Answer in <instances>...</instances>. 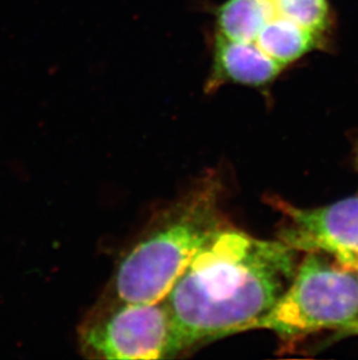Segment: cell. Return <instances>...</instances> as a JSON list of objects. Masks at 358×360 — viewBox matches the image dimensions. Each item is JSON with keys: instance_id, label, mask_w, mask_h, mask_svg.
<instances>
[{"instance_id": "1", "label": "cell", "mask_w": 358, "mask_h": 360, "mask_svg": "<svg viewBox=\"0 0 358 360\" xmlns=\"http://www.w3.org/2000/svg\"><path fill=\"white\" fill-rule=\"evenodd\" d=\"M298 253L232 224L216 232L164 297L179 354L251 330L290 285Z\"/></svg>"}, {"instance_id": "2", "label": "cell", "mask_w": 358, "mask_h": 360, "mask_svg": "<svg viewBox=\"0 0 358 360\" xmlns=\"http://www.w3.org/2000/svg\"><path fill=\"white\" fill-rule=\"evenodd\" d=\"M223 195V184L210 174L163 209L119 264L111 299L129 303L164 299L204 245L230 224Z\"/></svg>"}, {"instance_id": "3", "label": "cell", "mask_w": 358, "mask_h": 360, "mask_svg": "<svg viewBox=\"0 0 358 360\" xmlns=\"http://www.w3.org/2000/svg\"><path fill=\"white\" fill-rule=\"evenodd\" d=\"M328 258L306 253L281 299L251 330H271L291 343L322 330H340L357 319V276Z\"/></svg>"}, {"instance_id": "4", "label": "cell", "mask_w": 358, "mask_h": 360, "mask_svg": "<svg viewBox=\"0 0 358 360\" xmlns=\"http://www.w3.org/2000/svg\"><path fill=\"white\" fill-rule=\"evenodd\" d=\"M78 331L79 347L88 358L166 359L180 354L164 299L152 303L110 299L88 314Z\"/></svg>"}, {"instance_id": "5", "label": "cell", "mask_w": 358, "mask_h": 360, "mask_svg": "<svg viewBox=\"0 0 358 360\" xmlns=\"http://www.w3.org/2000/svg\"><path fill=\"white\" fill-rule=\"evenodd\" d=\"M281 214L278 240L298 252L334 258L352 271L358 255V198L320 207H299L279 196L265 198Z\"/></svg>"}, {"instance_id": "6", "label": "cell", "mask_w": 358, "mask_h": 360, "mask_svg": "<svg viewBox=\"0 0 358 360\" xmlns=\"http://www.w3.org/2000/svg\"><path fill=\"white\" fill-rule=\"evenodd\" d=\"M283 68L284 65L265 54L255 42L230 40L218 34L206 91L228 83L260 88L277 79Z\"/></svg>"}, {"instance_id": "7", "label": "cell", "mask_w": 358, "mask_h": 360, "mask_svg": "<svg viewBox=\"0 0 358 360\" xmlns=\"http://www.w3.org/2000/svg\"><path fill=\"white\" fill-rule=\"evenodd\" d=\"M320 35L277 14L264 25L255 44L285 67L313 51L320 44Z\"/></svg>"}, {"instance_id": "8", "label": "cell", "mask_w": 358, "mask_h": 360, "mask_svg": "<svg viewBox=\"0 0 358 360\" xmlns=\"http://www.w3.org/2000/svg\"><path fill=\"white\" fill-rule=\"evenodd\" d=\"M276 15L274 0H227L216 11L218 34L255 42L264 25Z\"/></svg>"}, {"instance_id": "9", "label": "cell", "mask_w": 358, "mask_h": 360, "mask_svg": "<svg viewBox=\"0 0 358 360\" xmlns=\"http://www.w3.org/2000/svg\"><path fill=\"white\" fill-rule=\"evenodd\" d=\"M278 15L322 34L329 27L327 0H274Z\"/></svg>"}, {"instance_id": "10", "label": "cell", "mask_w": 358, "mask_h": 360, "mask_svg": "<svg viewBox=\"0 0 358 360\" xmlns=\"http://www.w3.org/2000/svg\"><path fill=\"white\" fill-rule=\"evenodd\" d=\"M341 336H358V317L355 320L338 330Z\"/></svg>"}, {"instance_id": "11", "label": "cell", "mask_w": 358, "mask_h": 360, "mask_svg": "<svg viewBox=\"0 0 358 360\" xmlns=\"http://www.w3.org/2000/svg\"><path fill=\"white\" fill-rule=\"evenodd\" d=\"M354 159H355V167L358 174V141L355 145V154H354Z\"/></svg>"}, {"instance_id": "12", "label": "cell", "mask_w": 358, "mask_h": 360, "mask_svg": "<svg viewBox=\"0 0 358 360\" xmlns=\"http://www.w3.org/2000/svg\"><path fill=\"white\" fill-rule=\"evenodd\" d=\"M352 272L355 273V276H357L358 280V255L357 258H356L355 262H354V266H352Z\"/></svg>"}]
</instances>
